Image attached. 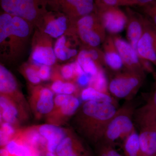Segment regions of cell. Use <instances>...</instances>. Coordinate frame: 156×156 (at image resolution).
Returning a JSON list of instances; mask_svg holds the SVG:
<instances>
[{
  "mask_svg": "<svg viewBox=\"0 0 156 156\" xmlns=\"http://www.w3.org/2000/svg\"><path fill=\"white\" fill-rule=\"evenodd\" d=\"M34 26L20 17L2 11L0 14V56L6 62L19 60L26 51Z\"/></svg>",
  "mask_w": 156,
  "mask_h": 156,
  "instance_id": "obj_1",
  "label": "cell"
},
{
  "mask_svg": "<svg viewBox=\"0 0 156 156\" xmlns=\"http://www.w3.org/2000/svg\"><path fill=\"white\" fill-rule=\"evenodd\" d=\"M118 105L89 101H85L77 117L79 130L88 140L97 144L118 108Z\"/></svg>",
  "mask_w": 156,
  "mask_h": 156,
  "instance_id": "obj_2",
  "label": "cell"
},
{
  "mask_svg": "<svg viewBox=\"0 0 156 156\" xmlns=\"http://www.w3.org/2000/svg\"><path fill=\"white\" fill-rule=\"evenodd\" d=\"M136 108L132 100L127 101L119 108L107 126L101 142L115 147L118 141H123L136 129L134 115Z\"/></svg>",
  "mask_w": 156,
  "mask_h": 156,
  "instance_id": "obj_3",
  "label": "cell"
},
{
  "mask_svg": "<svg viewBox=\"0 0 156 156\" xmlns=\"http://www.w3.org/2000/svg\"><path fill=\"white\" fill-rule=\"evenodd\" d=\"M2 11L20 17L38 28L48 11V0H0Z\"/></svg>",
  "mask_w": 156,
  "mask_h": 156,
  "instance_id": "obj_4",
  "label": "cell"
},
{
  "mask_svg": "<svg viewBox=\"0 0 156 156\" xmlns=\"http://www.w3.org/2000/svg\"><path fill=\"white\" fill-rule=\"evenodd\" d=\"M81 46L97 48L103 44L107 37L96 11L78 20L72 28Z\"/></svg>",
  "mask_w": 156,
  "mask_h": 156,
  "instance_id": "obj_5",
  "label": "cell"
},
{
  "mask_svg": "<svg viewBox=\"0 0 156 156\" xmlns=\"http://www.w3.org/2000/svg\"><path fill=\"white\" fill-rule=\"evenodd\" d=\"M146 74L124 69L115 73L108 82V91L115 98L131 100L144 83Z\"/></svg>",
  "mask_w": 156,
  "mask_h": 156,
  "instance_id": "obj_6",
  "label": "cell"
},
{
  "mask_svg": "<svg viewBox=\"0 0 156 156\" xmlns=\"http://www.w3.org/2000/svg\"><path fill=\"white\" fill-rule=\"evenodd\" d=\"M53 38L39 29L35 28L31 38L30 62L38 65L52 66L57 58L54 51Z\"/></svg>",
  "mask_w": 156,
  "mask_h": 156,
  "instance_id": "obj_7",
  "label": "cell"
},
{
  "mask_svg": "<svg viewBox=\"0 0 156 156\" xmlns=\"http://www.w3.org/2000/svg\"><path fill=\"white\" fill-rule=\"evenodd\" d=\"M48 8L65 14L73 26L78 20L96 11L95 0H48Z\"/></svg>",
  "mask_w": 156,
  "mask_h": 156,
  "instance_id": "obj_8",
  "label": "cell"
},
{
  "mask_svg": "<svg viewBox=\"0 0 156 156\" xmlns=\"http://www.w3.org/2000/svg\"><path fill=\"white\" fill-rule=\"evenodd\" d=\"M73 27L69 19L58 11L48 10L38 29L57 39L70 30Z\"/></svg>",
  "mask_w": 156,
  "mask_h": 156,
  "instance_id": "obj_9",
  "label": "cell"
},
{
  "mask_svg": "<svg viewBox=\"0 0 156 156\" xmlns=\"http://www.w3.org/2000/svg\"><path fill=\"white\" fill-rule=\"evenodd\" d=\"M96 12L106 32L110 35H115L126 28L127 14L120 7L96 9Z\"/></svg>",
  "mask_w": 156,
  "mask_h": 156,
  "instance_id": "obj_10",
  "label": "cell"
},
{
  "mask_svg": "<svg viewBox=\"0 0 156 156\" xmlns=\"http://www.w3.org/2000/svg\"><path fill=\"white\" fill-rule=\"evenodd\" d=\"M136 50L140 58L156 67V27L146 17L143 33L137 43Z\"/></svg>",
  "mask_w": 156,
  "mask_h": 156,
  "instance_id": "obj_11",
  "label": "cell"
},
{
  "mask_svg": "<svg viewBox=\"0 0 156 156\" xmlns=\"http://www.w3.org/2000/svg\"><path fill=\"white\" fill-rule=\"evenodd\" d=\"M112 36L117 50L122 60L125 69L146 74L143 67L141 58L131 44L117 35Z\"/></svg>",
  "mask_w": 156,
  "mask_h": 156,
  "instance_id": "obj_12",
  "label": "cell"
},
{
  "mask_svg": "<svg viewBox=\"0 0 156 156\" xmlns=\"http://www.w3.org/2000/svg\"><path fill=\"white\" fill-rule=\"evenodd\" d=\"M80 44L75 34L70 30L56 39L54 44V51L57 59L66 61L76 58L80 50L77 47Z\"/></svg>",
  "mask_w": 156,
  "mask_h": 156,
  "instance_id": "obj_13",
  "label": "cell"
},
{
  "mask_svg": "<svg viewBox=\"0 0 156 156\" xmlns=\"http://www.w3.org/2000/svg\"><path fill=\"white\" fill-rule=\"evenodd\" d=\"M125 12L128 19L126 27L127 39L128 42L136 50L137 43L143 33L146 17L129 7L126 8Z\"/></svg>",
  "mask_w": 156,
  "mask_h": 156,
  "instance_id": "obj_14",
  "label": "cell"
},
{
  "mask_svg": "<svg viewBox=\"0 0 156 156\" xmlns=\"http://www.w3.org/2000/svg\"><path fill=\"white\" fill-rule=\"evenodd\" d=\"M54 92L51 89L41 86H37L33 89L32 103L38 114H50L54 109Z\"/></svg>",
  "mask_w": 156,
  "mask_h": 156,
  "instance_id": "obj_15",
  "label": "cell"
},
{
  "mask_svg": "<svg viewBox=\"0 0 156 156\" xmlns=\"http://www.w3.org/2000/svg\"><path fill=\"white\" fill-rule=\"evenodd\" d=\"M57 156H91L80 140L73 134L66 135L56 148Z\"/></svg>",
  "mask_w": 156,
  "mask_h": 156,
  "instance_id": "obj_16",
  "label": "cell"
},
{
  "mask_svg": "<svg viewBox=\"0 0 156 156\" xmlns=\"http://www.w3.org/2000/svg\"><path fill=\"white\" fill-rule=\"evenodd\" d=\"M102 44L105 66L115 73L120 72L125 69L122 60L115 44L112 35L107 36Z\"/></svg>",
  "mask_w": 156,
  "mask_h": 156,
  "instance_id": "obj_17",
  "label": "cell"
},
{
  "mask_svg": "<svg viewBox=\"0 0 156 156\" xmlns=\"http://www.w3.org/2000/svg\"><path fill=\"white\" fill-rule=\"evenodd\" d=\"M134 124L139 129L138 134L142 156H156V130L144 124Z\"/></svg>",
  "mask_w": 156,
  "mask_h": 156,
  "instance_id": "obj_18",
  "label": "cell"
},
{
  "mask_svg": "<svg viewBox=\"0 0 156 156\" xmlns=\"http://www.w3.org/2000/svg\"><path fill=\"white\" fill-rule=\"evenodd\" d=\"M39 133L47 140V151L55 153L57 146L66 136L64 130L50 124H44L37 128Z\"/></svg>",
  "mask_w": 156,
  "mask_h": 156,
  "instance_id": "obj_19",
  "label": "cell"
},
{
  "mask_svg": "<svg viewBox=\"0 0 156 156\" xmlns=\"http://www.w3.org/2000/svg\"><path fill=\"white\" fill-rule=\"evenodd\" d=\"M18 92V86L16 78L8 69L0 65V92L1 95L12 96Z\"/></svg>",
  "mask_w": 156,
  "mask_h": 156,
  "instance_id": "obj_20",
  "label": "cell"
},
{
  "mask_svg": "<svg viewBox=\"0 0 156 156\" xmlns=\"http://www.w3.org/2000/svg\"><path fill=\"white\" fill-rule=\"evenodd\" d=\"M1 119L11 125L15 124L17 121L18 110L16 104L9 96L1 95Z\"/></svg>",
  "mask_w": 156,
  "mask_h": 156,
  "instance_id": "obj_21",
  "label": "cell"
},
{
  "mask_svg": "<svg viewBox=\"0 0 156 156\" xmlns=\"http://www.w3.org/2000/svg\"><path fill=\"white\" fill-rule=\"evenodd\" d=\"M134 124H142L152 127L156 131V112L146 102L136 108L134 115Z\"/></svg>",
  "mask_w": 156,
  "mask_h": 156,
  "instance_id": "obj_22",
  "label": "cell"
},
{
  "mask_svg": "<svg viewBox=\"0 0 156 156\" xmlns=\"http://www.w3.org/2000/svg\"><path fill=\"white\" fill-rule=\"evenodd\" d=\"M76 60L80 65L84 73L89 75H95L101 66H99L86 48L81 46L80 52L76 58Z\"/></svg>",
  "mask_w": 156,
  "mask_h": 156,
  "instance_id": "obj_23",
  "label": "cell"
},
{
  "mask_svg": "<svg viewBox=\"0 0 156 156\" xmlns=\"http://www.w3.org/2000/svg\"><path fill=\"white\" fill-rule=\"evenodd\" d=\"M124 156H142L139 134L134 130L123 141Z\"/></svg>",
  "mask_w": 156,
  "mask_h": 156,
  "instance_id": "obj_24",
  "label": "cell"
},
{
  "mask_svg": "<svg viewBox=\"0 0 156 156\" xmlns=\"http://www.w3.org/2000/svg\"><path fill=\"white\" fill-rule=\"evenodd\" d=\"M81 97L84 102L93 101L108 102L118 105L116 99L110 93L99 92L91 87H88L84 88L81 92Z\"/></svg>",
  "mask_w": 156,
  "mask_h": 156,
  "instance_id": "obj_25",
  "label": "cell"
},
{
  "mask_svg": "<svg viewBox=\"0 0 156 156\" xmlns=\"http://www.w3.org/2000/svg\"><path fill=\"white\" fill-rule=\"evenodd\" d=\"M89 87L99 92L109 93L108 82L103 67H101L95 75L92 76Z\"/></svg>",
  "mask_w": 156,
  "mask_h": 156,
  "instance_id": "obj_26",
  "label": "cell"
},
{
  "mask_svg": "<svg viewBox=\"0 0 156 156\" xmlns=\"http://www.w3.org/2000/svg\"><path fill=\"white\" fill-rule=\"evenodd\" d=\"M80 105L79 98L73 95H70L64 103L57 108L59 114L64 117L71 116L77 111Z\"/></svg>",
  "mask_w": 156,
  "mask_h": 156,
  "instance_id": "obj_27",
  "label": "cell"
},
{
  "mask_svg": "<svg viewBox=\"0 0 156 156\" xmlns=\"http://www.w3.org/2000/svg\"><path fill=\"white\" fill-rule=\"evenodd\" d=\"M40 66L29 62L23 64L21 67L23 74L27 80L33 85H37L42 81L39 77L38 72Z\"/></svg>",
  "mask_w": 156,
  "mask_h": 156,
  "instance_id": "obj_28",
  "label": "cell"
},
{
  "mask_svg": "<svg viewBox=\"0 0 156 156\" xmlns=\"http://www.w3.org/2000/svg\"><path fill=\"white\" fill-rule=\"evenodd\" d=\"M15 130L12 125L7 122L1 124L0 130V145L1 147H4L15 136Z\"/></svg>",
  "mask_w": 156,
  "mask_h": 156,
  "instance_id": "obj_29",
  "label": "cell"
},
{
  "mask_svg": "<svg viewBox=\"0 0 156 156\" xmlns=\"http://www.w3.org/2000/svg\"><path fill=\"white\" fill-rule=\"evenodd\" d=\"M95 2L97 10L108 7L131 6L130 0H95Z\"/></svg>",
  "mask_w": 156,
  "mask_h": 156,
  "instance_id": "obj_30",
  "label": "cell"
},
{
  "mask_svg": "<svg viewBox=\"0 0 156 156\" xmlns=\"http://www.w3.org/2000/svg\"><path fill=\"white\" fill-rule=\"evenodd\" d=\"M98 156H123L118 152L115 147L103 142L96 144Z\"/></svg>",
  "mask_w": 156,
  "mask_h": 156,
  "instance_id": "obj_31",
  "label": "cell"
},
{
  "mask_svg": "<svg viewBox=\"0 0 156 156\" xmlns=\"http://www.w3.org/2000/svg\"><path fill=\"white\" fill-rule=\"evenodd\" d=\"M144 15L156 27V0L140 7Z\"/></svg>",
  "mask_w": 156,
  "mask_h": 156,
  "instance_id": "obj_32",
  "label": "cell"
},
{
  "mask_svg": "<svg viewBox=\"0 0 156 156\" xmlns=\"http://www.w3.org/2000/svg\"><path fill=\"white\" fill-rule=\"evenodd\" d=\"M60 73L61 77L66 80H76V79L74 62L62 66L60 68Z\"/></svg>",
  "mask_w": 156,
  "mask_h": 156,
  "instance_id": "obj_33",
  "label": "cell"
},
{
  "mask_svg": "<svg viewBox=\"0 0 156 156\" xmlns=\"http://www.w3.org/2000/svg\"><path fill=\"white\" fill-rule=\"evenodd\" d=\"M38 72L39 77L41 80H48L51 77V68L49 66L41 65L39 66Z\"/></svg>",
  "mask_w": 156,
  "mask_h": 156,
  "instance_id": "obj_34",
  "label": "cell"
},
{
  "mask_svg": "<svg viewBox=\"0 0 156 156\" xmlns=\"http://www.w3.org/2000/svg\"><path fill=\"white\" fill-rule=\"evenodd\" d=\"M76 84L71 82H64L62 89L61 94L67 95H73L77 91Z\"/></svg>",
  "mask_w": 156,
  "mask_h": 156,
  "instance_id": "obj_35",
  "label": "cell"
},
{
  "mask_svg": "<svg viewBox=\"0 0 156 156\" xmlns=\"http://www.w3.org/2000/svg\"><path fill=\"white\" fill-rule=\"evenodd\" d=\"M92 76L84 73L77 78L76 81L78 85L81 87H88Z\"/></svg>",
  "mask_w": 156,
  "mask_h": 156,
  "instance_id": "obj_36",
  "label": "cell"
},
{
  "mask_svg": "<svg viewBox=\"0 0 156 156\" xmlns=\"http://www.w3.org/2000/svg\"><path fill=\"white\" fill-rule=\"evenodd\" d=\"M154 79V89L149 97L148 98L147 102L148 103L156 112V73L153 75Z\"/></svg>",
  "mask_w": 156,
  "mask_h": 156,
  "instance_id": "obj_37",
  "label": "cell"
},
{
  "mask_svg": "<svg viewBox=\"0 0 156 156\" xmlns=\"http://www.w3.org/2000/svg\"><path fill=\"white\" fill-rule=\"evenodd\" d=\"M64 82L60 79H56L51 86V89L56 94H61L62 89Z\"/></svg>",
  "mask_w": 156,
  "mask_h": 156,
  "instance_id": "obj_38",
  "label": "cell"
},
{
  "mask_svg": "<svg viewBox=\"0 0 156 156\" xmlns=\"http://www.w3.org/2000/svg\"><path fill=\"white\" fill-rule=\"evenodd\" d=\"M70 95L65 94H57L54 98V105L55 107L57 108H59L67 100Z\"/></svg>",
  "mask_w": 156,
  "mask_h": 156,
  "instance_id": "obj_39",
  "label": "cell"
},
{
  "mask_svg": "<svg viewBox=\"0 0 156 156\" xmlns=\"http://www.w3.org/2000/svg\"><path fill=\"white\" fill-rule=\"evenodd\" d=\"M154 0H130V2L131 6H138L140 7L152 2Z\"/></svg>",
  "mask_w": 156,
  "mask_h": 156,
  "instance_id": "obj_40",
  "label": "cell"
},
{
  "mask_svg": "<svg viewBox=\"0 0 156 156\" xmlns=\"http://www.w3.org/2000/svg\"><path fill=\"white\" fill-rule=\"evenodd\" d=\"M0 156H13L9 153L5 147H1L0 149Z\"/></svg>",
  "mask_w": 156,
  "mask_h": 156,
  "instance_id": "obj_41",
  "label": "cell"
},
{
  "mask_svg": "<svg viewBox=\"0 0 156 156\" xmlns=\"http://www.w3.org/2000/svg\"><path fill=\"white\" fill-rule=\"evenodd\" d=\"M44 156H57L55 153L50 152L47 151L45 153Z\"/></svg>",
  "mask_w": 156,
  "mask_h": 156,
  "instance_id": "obj_42",
  "label": "cell"
},
{
  "mask_svg": "<svg viewBox=\"0 0 156 156\" xmlns=\"http://www.w3.org/2000/svg\"></svg>",
  "mask_w": 156,
  "mask_h": 156,
  "instance_id": "obj_43",
  "label": "cell"
}]
</instances>
